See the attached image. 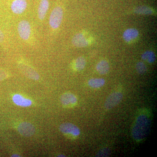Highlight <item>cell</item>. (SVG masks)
I'll use <instances>...</instances> for the list:
<instances>
[{
	"mask_svg": "<svg viewBox=\"0 0 157 157\" xmlns=\"http://www.w3.org/2000/svg\"><path fill=\"white\" fill-rule=\"evenodd\" d=\"M136 70L139 74H143L146 72L147 67L144 63L142 62L137 63L136 66Z\"/></svg>",
	"mask_w": 157,
	"mask_h": 157,
	"instance_id": "cell-19",
	"label": "cell"
},
{
	"mask_svg": "<svg viewBox=\"0 0 157 157\" xmlns=\"http://www.w3.org/2000/svg\"><path fill=\"white\" fill-rule=\"evenodd\" d=\"M110 151L109 149L105 148L102 149L101 151H100L97 155L96 157H108L110 155Z\"/></svg>",
	"mask_w": 157,
	"mask_h": 157,
	"instance_id": "cell-20",
	"label": "cell"
},
{
	"mask_svg": "<svg viewBox=\"0 0 157 157\" xmlns=\"http://www.w3.org/2000/svg\"><path fill=\"white\" fill-rule=\"evenodd\" d=\"M151 126L150 119L145 114H140L137 117L132 129L133 139L140 141L145 139L149 134Z\"/></svg>",
	"mask_w": 157,
	"mask_h": 157,
	"instance_id": "cell-1",
	"label": "cell"
},
{
	"mask_svg": "<svg viewBox=\"0 0 157 157\" xmlns=\"http://www.w3.org/2000/svg\"><path fill=\"white\" fill-rule=\"evenodd\" d=\"M105 80L103 78H92L89 80L88 84L93 88H99L104 86Z\"/></svg>",
	"mask_w": 157,
	"mask_h": 157,
	"instance_id": "cell-15",
	"label": "cell"
},
{
	"mask_svg": "<svg viewBox=\"0 0 157 157\" xmlns=\"http://www.w3.org/2000/svg\"><path fill=\"white\" fill-rule=\"evenodd\" d=\"M59 157H65V156L63 155H60L59 156Z\"/></svg>",
	"mask_w": 157,
	"mask_h": 157,
	"instance_id": "cell-24",
	"label": "cell"
},
{
	"mask_svg": "<svg viewBox=\"0 0 157 157\" xmlns=\"http://www.w3.org/2000/svg\"><path fill=\"white\" fill-rule=\"evenodd\" d=\"M4 39V35L3 32L0 30V42H3Z\"/></svg>",
	"mask_w": 157,
	"mask_h": 157,
	"instance_id": "cell-22",
	"label": "cell"
},
{
	"mask_svg": "<svg viewBox=\"0 0 157 157\" xmlns=\"http://www.w3.org/2000/svg\"><path fill=\"white\" fill-rule=\"evenodd\" d=\"M86 61L85 59L83 57H79L75 61V69L77 71H81L85 67Z\"/></svg>",
	"mask_w": 157,
	"mask_h": 157,
	"instance_id": "cell-18",
	"label": "cell"
},
{
	"mask_svg": "<svg viewBox=\"0 0 157 157\" xmlns=\"http://www.w3.org/2000/svg\"><path fill=\"white\" fill-rule=\"evenodd\" d=\"M27 6L25 0H14L11 4V10L15 14H21L25 11Z\"/></svg>",
	"mask_w": 157,
	"mask_h": 157,
	"instance_id": "cell-9",
	"label": "cell"
},
{
	"mask_svg": "<svg viewBox=\"0 0 157 157\" xmlns=\"http://www.w3.org/2000/svg\"><path fill=\"white\" fill-rule=\"evenodd\" d=\"M142 59L150 63H154L156 57L154 52L151 51L145 52L141 56Z\"/></svg>",
	"mask_w": 157,
	"mask_h": 157,
	"instance_id": "cell-17",
	"label": "cell"
},
{
	"mask_svg": "<svg viewBox=\"0 0 157 157\" xmlns=\"http://www.w3.org/2000/svg\"><path fill=\"white\" fill-rule=\"evenodd\" d=\"M153 11L152 9L146 6H139L135 8L134 10V12L136 14L144 15L152 14Z\"/></svg>",
	"mask_w": 157,
	"mask_h": 157,
	"instance_id": "cell-16",
	"label": "cell"
},
{
	"mask_svg": "<svg viewBox=\"0 0 157 157\" xmlns=\"http://www.w3.org/2000/svg\"><path fill=\"white\" fill-rule=\"evenodd\" d=\"M13 102L17 106L23 107H27L30 106L32 104V101L28 99L24 98L21 95H14L12 98Z\"/></svg>",
	"mask_w": 157,
	"mask_h": 157,
	"instance_id": "cell-11",
	"label": "cell"
},
{
	"mask_svg": "<svg viewBox=\"0 0 157 157\" xmlns=\"http://www.w3.org/2000/svg\"><path fill=\"white\" fill-rule=\"evenodd\" d=\"M139 32L135 29H129L125 31L123 34L124 40L127 42L135 40L138 37Z\"/></svg>",
	"mask_w": 157,
	"mask_h": 157,
	"instance_id": "cell-12",
	"label": "cell"
},
{
	"mask_svg": "<svg viewBox=\"0 0 157 157\" xmlns=\"http://www.w3.org/2000/svg\"><path fill=\"white\" fill-rule=\"evenodd\" d=\"M18 67L22 73L28 78L36 80L39 79V74L28 65L24 63H19Z\"/></svg>",
	"mask_w": 157,
	"mask_h": 157,
	"instance_id": "cell-7",
	"label": "cell"
},
{
	"mask_svg": "<svg viewBox=\"0 0 157 157\" xmlns=\"http://www.w3.org/2000/svg\"><path fill=\"white\" fill-rule=\"evenodd\" d=\"M63 14V10L61 7H56L53 9L49 17V25L52 28H58L61 24Z\"/></svg>",
	"mask_w": 157,
	"mask_h": 157,
	"instance_id": "cell-2",
	"label": "cell"
},
{
	"mask_svg": "<svg viewBox=\"0 0 157 157\" xmlns=\"http://www.w3.org/2000/svg\"><path fill=\"white\" fill-rule=\"evenodd\" d=\"M11 157H20V156L19 155L17 154H14L12 155L11 156Z\"/></svg>",
	"mask_w": 157,
	"mask_h": 157,
	"instance_id": "cell-23",
	"label": "cell"
},
{
	"mask_svg": "<svg viewBox=\"0 0 157 157\" xmlns=\"http://www.w3.org/2000/svg\"><path fill=\"white\" fill-rule=\"evenodd\" d=\"M49 7L48 0H41L38 9V16L39 19L43 20L45 18Z\"/></svg>",
	"mask_w": 157,
	"mask_h": 157,
	"instance_id": "cell-13",
	"label": "cell"
},
{
	"mask_svg": "<svg viewBox=\"0 0 157 157\" xmlns=\"http://www.w3.org/2000/svg\"><path fill=\"white\" fill-rule=\"evenodd\" d=\"M72 43L76 47L82 48L87 46L89 42L83 34L79 33L73 37Z\"/></svg>",
	"mask_w": 157,
	"mask_h": 157,
	"instance_id": "cell-10",
	"label": "cell"
},
{
	"mask_svg": "<svg viewBox=\"0 0 157 157\" xmlns=\"http://www.w3.org/2000/svg\"><path fill=\"white\" fill-rule=\"evenodd\" d=\"M122 94L119 92L112 93L106 99L104 104L106 109H111L120 104L123 99Z\"/></svg>",
	"mask_w": 157,
	"mask_h": 157,
	"instance_id": "cell-3",
	"label": "cell"
},
{
	"mask_svg": "<svg viewBox=\"0 0 157 157\" xmlns=\"http://www.w3.org/2000/svg\"><path fill=\"white\" fill-rule=\"evenodd\" d=\"M109 67L108 62L106 60H101L96 66V70L101 75H105L109 71Z\"/></svg>",
	"mask_w": 157,
	"mask_h": 157,
	"instance_id": "cell-14",
	"label": "cell"
},
{
	"mask_svg": "<svg viewBox=\"0 0 157 157\" xmlns=\"http://www.w3.org/2000/svg\"><path fill=\"white\" fill-rule=\"evenodd\" d=\"M60 132L65 135H71L73 137H78L80 134L79 128L74 124L70 123H64L59 127Z\"/></svg>",
	"mask_w": 157,
	"mask_h": 157,
	"instance_id": "cell-4",
	"label": "cell"
},
{
	"mask_svg": "<svg viewBox=\"0 0 157 157\" xmlns=\"http://www.w3.org/2000/svg\"><path fill=\"white\" fill-rule=\"evenodd\" d=\"M62 104L65 107H72L77 103V99L76 96L71 93H65L60 98Z\"/></svg>",
	"mask_w": 157,
	"mask_h": 157,
	"instance_id": "cell-8",
	"label": "cell"
},
{
	"mask_svg": "<svg viewBox=\"0 0 157 157\" xmlns=\"http://www.w3.org/2000/svg\"><path fill=\"white\" fill-rule=\"evenodd\" d=\"M19 134L24 137H29L33 136L35 133V127L30 123L24 122L19 124L17 127Z\"/></svg>",
	"mask_w": 157,
	"mask_h": 157,
	"instance_id": "cell-6",
	"label": "cell"
},
{
	"mask_svg": "<svg viewBox=\"0 0 157 157\" xmlns=\"http://www.w3.org/2000/svg\"><path fill=\"white\" fill-rule=\"evenodd\" d=\"M8 74L5 70H0V82L7 78Z\"/></svg>",
	"mask_w": 157,
	"mask_h": 157,
	"instance_id": "cell-21",
	"label": "cell"
},
{
	"mask_svg": "<svg viewBox=\"0 0 157 157\" xmlns=\"http://www.w3.org/2000/svg\"><path fill=\"white\" fill-rule=\"evenodd\" d=\"M17 30L21 39L28 40L31 35V28L29 23L27 21H21L18 24Z\"/></svg>",
	"mask_w": 157,
	"mask_h": 157,
	"instance_id": "cell-5",
	"label": "cell"
}]
</instances>
